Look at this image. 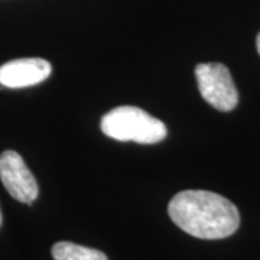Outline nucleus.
I'll return each instance as SVG.
<instances>
[{"label":"nucleus","instance_id":"20e7f679","mask_svg":"<svg viewBox=\"0 0 260 260\" xmlns=\"http://www.w3.org/2000/svg\"><path fill=\"white\" fill-rule=\"evenodd\" d=\"M0 179L15 200L25 204H32L37 200V179L18 152L5 150L0 155Z\"/></svg>","mask_w":260,"mask_h":260},{"label":"nucleus","instance_id":"6e6552de","mask_svg":"<svg viewBox=\"0 0 260 260\" xmlns=\"http://www.w3.org/2000/svg\"><path fill=\"white\" fill-rule=\"evenodd\" d=\"M0 225H2V213H0Z\"/></svg>","mask_w":260,"mask_h":260},{"label":"nucleus","instance_id":"0eeeda50","mask_svg":"<svg viewBox=\"0 0 260 260\" xmlns=\"http://www.w3.org/2000/svg\"><path fill=\"white\" fill-rule=\"evenodd\" d=\"M256 47H257V52H259L260 55V32L259 35H257V38H256Z\"/></svg>","mask_w":260,"mask_h":260},{"label":"nucleus","instance_id":"f257e3e1","mask_svg":"<svg viewBox=\"0 0 260 260\" xmlns=\"http://www.w3.org/2000/svg\"><path fill=\"white\" fill-rule=\"evenodd\" d=\"M168 214L181 230L204 240L225 239L240 225L239 210L230 200L203 189L178 192L168 205Z\"/></svg>","mask_w":260,"mask_h":260},{"label":"nucleus","instance_id":"423d86ee","mask_svg":"<svg viewBox=\"0 0 260 260\" xmlns=\"http://www.w3.org/2000/svg\"><path fill=\"white\" fill-rule=\"evenodd\" d=\"M51 251L55 260H107V256L103 251L71 242L55 243Z\"/></svg>","mask_w":260,"mask_h":260},{"label":"nucleus","instance_id":"f03ea898","mask_svg":"<svg viewBox=\"0 0 260 260\" xmlns=\"http://www.w3.org/2000/svg\"><path fill=\"white\" fill-rule=\"evenodd\" d=\"M102 130L114 140L142 145L158 143L167 138V126L162 121L133 106H120L104 114Z\"/></svg>","mask_w":260,"mask_h":260},{"label":"nucleus","instance_id":"39448f33","mask_svg":"<svg viewBox=\"0 0 260 260\" xmlns=\"http://www.w3.org/2000/svg\"><path fill=\"white\" fill-rule=\"evenodd\" d=\"M52 67L42 58H20L0 67V84L8 88H23L45 81Z\"/></svg>","mask_w":260,"mask_h":260},{"label":"nucleus","instance_id":"7ed1b4c3","mask_svg":"<svg viewBox=\"0 0 260 260\" xmlns=\"http://www.w3.org/2000/svg\"><path fill=\"white\" fill-rule=\"evenodd\" d=\"M198 90L205 102L220 112H232L239 103V93L225 65L207 62L195 67Z\"/></svg>","mask_w":260,"mask_h":260}]
</instances>
